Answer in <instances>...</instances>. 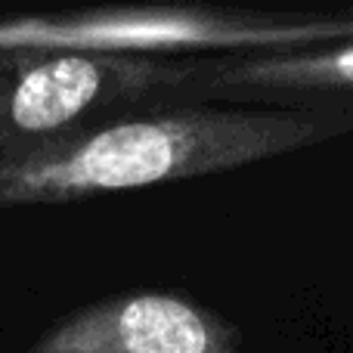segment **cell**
I'll return each instance as SVG.
<instances>
[{
    "label": "cell",
    "mask_w": 353,
    "mask_h": 353,
    "mask_svg": "<svg viewBox=\"0 0 353 353\" xmlns=\"http://www.w3.org/2000/svg\"><path fill=\"white\" fill-rule=\"evenodd\" d=\"M353 112L270 105H165L97 121L0 155V208L65 205L261 165L332 143Z\"/></svg>",
    "instance_id": "6da1fadb"
},
{
    "label": "cell",
    "mask_w": 353,
    "mask_h": 353,
    "mask_svg": "<svg viewBox=\"0 0 353 353\" xmlns=\"http://www.w3.org/2000/svg\"><path fill=\"white\" fill-rule=\"evenodd\" d=\"M353 112V41L270 56H201L186 105Z\"/></svg>",
    "instance_id": "5b68a950"
},
{
    "label": "cell",
    "mask_w": 353,
    "mask_h": 353,
    "mask_svg": "<svg viewBox=\"0 0 353 353\" xmlns=\"http://www.w3.org/2000/svg\"><path fill=\"white\" fill-rule=\"evenodd\" d=\"M201 56L0 53V155H19L97 121L186 105Z\"/></svg>",
    "instance_id": "3957f363"
},
{
    "label": "cell",
    "mask_w": 353,
    "mask_h": 353,
    "mask_svg": "<svg viewBox=\"0 0 353 353\" xmlns=\"http://www.w3.org/2000/svg\"><path fill=\"white\" fill-rule=\"evenodd\" d=\"M353 41V12H232L195 6L0 19V53L270 56Z\"/></svg>",
    "instance_id": "7a4b0ae2"
},
{
    "label": "cell",
    "mask_w": 353,
    "mask_h": 353,
    "mask_svg": "<svg viewBox=\"0 0 353 353\" xmlns=\"http://www.w3.org/2000/svg\"><path fill=\"white\" fill-rule=\"evenodd\" d=\"M28 353H245L239 329L176 292H128L87 304L34 338Z\"/></svg>",
    "instance_id": "277c9868"
}]
</instances>
